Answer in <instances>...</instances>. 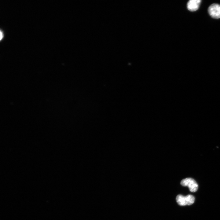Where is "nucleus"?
I'll return each mask as SVG.
<instances>
[{"label":"nucleus","instance_id":"20e7f679","mask_svg":"<svg viewBox=\"0 0 220 220\" xmlns=\"http://www.w3.org/2000/svg\"><path fill=\"white\" fill-rule=\"evenodd\" d=\"M201 2L200 0H190L187 3V8L191 11H195L199 8Z\"/></svg>","mask_w":220,"mask_h":220},{"label":"nucleus","instance_id":"39448f33","mask_svg":"<svg viewBox=\"0 0 220 220\" xmlns=\"http://www.w3.org/2000/svg\"><path fill=\"white\" fill-rule=\"evenodd\" d=\"M0 40H1L3 38V37H4V34L2 31L1 30L0 31Z\"/></svg>","mask_w":220,"mask_h":220},{"label":"nucleus","instance_id":"7ed1b4c3","mask_svg":"<svg viewBox=\"0 0 220 220\" xmlns=\"http://www.w3.org/2000/svg\"><path fill=\"white\" fill-rule=\"evenodd\" d=\"M208 11L212 18L215 19L220 18V5L216 3L212 4L209 7Z\"/></svg>","mask_w":220,"mask_h":220},{"label":"nucleus","instance_id":"f257e3e1","mask_svg":"<svg viewBox=\"0 0 220 220\" xmlns=\"http://www.w3.org/2000/svg\"><path fill=\"white\" fill-rule=\"evenodd\" d=\"M176 200L178 204L180 206L189 205L193 204L195 201L194 197L191 195L184 196L182 195H178L176 197Z\"/></svg>","mask_w":220,"mask_h":220},{"label":"nucleus","instance_id":"f03ea898","mask_svg":"<svg viewBox=\"0 0 220 220\" xmlns=\"http://www.w3.org/2000/svg\"><path fill=\"white\" fill-rule=\"evenodd\" d=\"M181 185L184 186H188L190 191L195 192L198 189V185L196 181L191 178L183 179L181 182Z\"/></svg>","mask_w":220,"mask_h":220}]
</instances>
